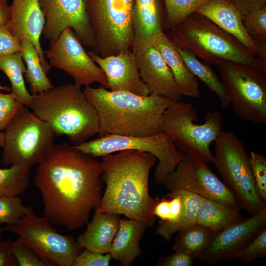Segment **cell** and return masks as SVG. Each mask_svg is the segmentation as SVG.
<instances>
[{
  "label": "cell",
  "mask_w": 266,
  "mask_h": 266,
  "mask_svg": "<svg viewBox=\"0 0 266 266\" xmlns=\"http://www.w3.org/2000/svg\"><path fill=\"white\" fill-rule=\"evenodd\" d=\"M102 173L95 157L67 142L55 144L37 165L35 176L44 216L69 231L87 224L102 196Z\"/></svg>",
  "instance_id": "obj_1"
},
{
  "label": "cell",
  "mask_w": 266,
  "mask_h": 266,
  "mask_svg": "<svg viewBox=\"0 0 266 266\" xmlns=\"http://www.w3.org/2000/svg\"><path fill=\"white\" fill-rule=\"evenodd\" d=\"M102 157L101 180L106 184L98 211L124 215L152 226L154 208L159 201L149 192V178L156 158L139 150H127Z\"/></svg>",
  "instance_id": "obj_2"
},
{
  "label": "cell",
  "mask_w": 266,
  "mask_h": 266,
  "mask_svg": "<svg viewBox=\"0 0 266 266\" xmlns=\"http://www.w3.org/2000/svg\"><path fill=\"white\" fill-rule=\"evenodd\" d=\"M83 90L97 112L100 136L143 137L160 133L164 113L175 101L156 94L143 96L110 90L101 85L85 86Z\"/></svg>",
  "instance_id": "obj_3"
},
{
  "label": "cell",
  "mask_w": 266,
  "mask_h": 266,
  "mask_svg": "<svg viewBox=\"0 0 266 266\" xmlns=\"http://www.w3.org/2000/svg\"><path fill=\"white\" fill-rule=\"evenodd\" d=\"M47 123L56 136H66L78 145L100 132L99 118L81 87L67 84L33 96L29 106Z\"/></svg>",
  "instance_id": "obj_4"
},
{
  "label": "cell",
  "mask_w": 266,
  "mask_h": 266,
  "mask_svg": "<svg viewBox=\"0 0 266 266\" xmlns=\"http://www.w3.org/2000/svg\"><path fill=\"white\" fill-rule=\"evenodd\" d=\"M177 47L189 50L203 63L215 59L242 63L266 73V62L252 55L232 35L195 12L166 33Z\"/></svg>",
  "instance_id": "obj_5"
},
{
  "label": "cell",
  "mask_w": 266,
  "mask_h": 266,
  "mask_svg": "<svg viewBox=\"0 0 266 266\" xmlns=\"http://www.w3.org/2000/svg\"><path fill=\"white\" fill-rule=\"evenodd\" d=\"M198 121L192 103L175 101L164 113L162 132L170 136L187 158L213 163L210 145L222 131V115L219 111H209L203 124H196Z\"/></svg>",
  "instance_id": "obj_6"
},
{
  "label": "cell",
  "mask_w": 266,
  "mask_h": 266,
  "mask_svg": "<svg viewBox=\"0 0 266 266\" xmlns=\"http://www.w3.org/2000/svg\"><path fill=\"white\" fill-rule=\"evenodd\" d=\"M2 160L10 167L30 168L38 165L54 145L49 125L23 105L4 130Z\"/></svg>",
  "instance_id": "obj_7"
},
{
  "label": "cell",
  "mask_w": 266,
  "mask_h": 266,
  "mask_svg": "<svg viewBox=\"0 0 266 266\" xmlns=\"http://www.w3.org/2000/svg\"><path fill=\"white\" fill-rule=\"evenodd\" d=\"M214 64L236 116L254 124H266V73L220 58Z\"/></svg>",
  "instance_id": "obj_8"
},
{
  "label": "cell",
  "mask_w": 266,
  "mask_h": 266,
  "mask_svg": "<svg viewBox=\"0 0 266 266\" xmlns=\"http://www.w3.org/2000/svg\"><path fill=\"white\" fill-rule=\"evenodd\" d=\"M213 163L222 182L238 201L241 209L254 216L266 208L259 195L245 146L232 132L222 131L215 140Z\"/></svg>",
  "instance_id": "obj_9"
},
{
  "label": "cell",
  "mask_w": 266,
  "mask_h": 266,
  "mask_svg": "<svg viewBox=\"0 0 266 266\" xmlns=\"http://www.w3.org/2000/svg\"><path fill=\"white\" fill-rule=\"evenodd\" d=\"M134 0H87L88 18L95 36L91 48L101 57L131 50Z\"/></svg>",
  "instance_id": "obj_10"
},
{
  "label": "cell",
  "mask_w": 266,
  "mask_h": 266,
  "mask_svg": "<svg viewBox=\"0 0 266 266\" xmlns=\"http://www.w3.org/2000/svg\"><path fill=\"white\" fill-rule=\"evenodd\" d=\"M73 146L76 149L95 158L127 150L150 153L158 161L154 171V181L158 186L163 185L167 175L186 158L165 132L143 137L105 134Z\"/></svg>",
  "instance_id": "obj_11"
},
{
  "label": "cell",
  "mask_w": 266,
  "mask_h": 266,
  "mask_svg": "<svg viewBox=\"0 0 266 266\" xmlns=\"http://www.w3.org/2000/svg\"><path fill=\"white\" fill-rule=\"evenodd\" d=\"M45 216L33 212L7 224L2 231L18 236L17 239L49 266H72L79 254L77 240L59 233Z\"/></svg>",
  "instance_id": "obj_12"
},
{
  "label": "cell",
  "mask_w": 266,
  "mask_h": 266,
  "mask_svg": "<svg viewBox=\"0 0 266 266\" xmlns=\"http://www.w3.org/2000/svg\"><path fill=\"white\" fill-rule=\"evenodd\" d=\"M44 53L52 66L71 76L75 84L85 87L97 82L107 88L103 71L86 52L71 28H66L57 38L50 40L49 48Z\"/></svg>",
  "instance_id": "obj_13"
},
{
  "label": "cell",
  "mask_w": 266,
  "mask_h": 266,
  "mask_svg": "<svg viewBox=\"0 0 266 266\" xmlns=\"http://www.w3.org/2000/svg\"><path fill=\"white\" fill-rule=\"evenodd\" d=\"M168 192L181 189L229 206L238 212L240 205L232 191L212 171L207 163L186 158L166 177Z\"/></svg>",
  "instance_id": "obj_14"
},
{
  "label": "cell",
  "mask_w": 266,
  "mask_h": 266,
  "mask_svg": "<svg viewBox=\"0 0 266 266\" xmlns=\"http://www.w3.org/2000/svg\"><path fill=\"white\" fill-rule=\"evenodd\" d=\"M45 23L42 33L49 40L71 28L83 46L93 47L95 36L87 12V0H38Z\"/></svg>",
  "instance_id": "obj_15"
},
{
  "label": "cell",
  "mask_w": 266,
  "mask_h": 266,
  "mask_svg": "<svg viewBox=\"0 0 266 266\" xmlns=\"http://www.w3.org/2000/svg\"><path fill=\"white\" fill-rule=\"evenodd\" d=\"M266 225V208L249 218H242L216 233L199 260L215 264L235 259L237 254Z\"/></svg>",
  "instance_id": "obj_16"
},
{
  "label": "cell",
  "mask_w": 266,
  "mask_h": 266,
  "mask_svg": "<svg viewBox=\"0 0 266 266\" xmlns=\"http://www.w3.org/2000/svg\"><path fill=\"white\" fill-rule=\"evenodd\" d=\"M132 51L135 55L140 78L150 94L162 95L174 101L182 99L171 69L155 45L146 44Z\"/></svg>",
  "instance_id": "obj_17"
},
{
  "label": "cell",
  "mask_w": 266,
  "mask_h": 266,
  "mask_svg": "<svg viewBox=\"0 0 266 266\" xmlns=\"http://www.w3.org/2000/svg\"><path fill=\"white\" fill-rule=\"evenodd\" d=\"M88 54L103 71L109 90L143 96L150 94L140 78L135 55L132 50L105 57H101L91 50Z\"/></svg>",
  "instance_id": "obj_18"
},
{
  "label": "cell",
  "mask_w": 266,
  "mask_h": 266,
  "mask_svg": "<svg viewBox=\"0 0 266 266\" xmlns=\"http://www.w3.org/2000/svg\"><path fill=\"white\" fill-rule=\"evenodd\" d=\"M11 13L6 26L12 34L19 41L29 39L35 47L46 74L52 66L45 59L40 44V36L45 19L38 0H13Z\"/></svg>",
  "instance_id": "obj_19"
},
{
  "label": "cell",
  "mask_w": 266,
  "mask_h": 266,
  "mask_svg": "<svg viewBox=\"0 0 266 266\" xmlns=\"http://www.w3.org/2000/svg\"><path fill=\"white\" fill-rule=\"evenodd\" d=\"M196 12L206 17L232 35L254 56L266 62V48L256 44L248 34L239 11L227 0H210Z\"/></svg>",
  "instance_id": "obj_20"
},
{
  "label": "cell",
  "mask_w": 266,
  "mask_h": 266,
  "mask_svg": "<svg viewBox=\"0 0 266 266\" xmlns=\"http://www.w3.org/2000/svg\"><path fill=\"white\" fill-rule=\"evenodd\" d=\"M166 13L163 0H134L132 49L144 45L163 33Z\"/></svg>",
  "instance_id": "obj_21"
},
{
  "label": "cell",
  "mask_w": 266,
  "mask_h": 266,
  "mask_svg": "<svg viewBox=\"0 0 266 266\" xmlns=\"http://www.w3.org/2000/svg\"><path fill=\"white\" fill-rule=\"evenodd\" d=\"M95 213L87 228L78 237L77 242L80 249L106 254L109 252L117 233L120 215L98 211Z\"/></svg>",
  "instance_id": "obj_22"
},
{
  "label": "cell",
  "mask_w": 266,
  "mask_h": 266,
  "mask_svg": "<svg viewBox=\"0 0 266 266\" xmlns=\"http://www.w3.org/2000/svg\"><path fill=\"white\" fill-rule=\"evenodd\" d=\"M146 44H152L158 48L172 71L180 93L183 96L199 97L200 92L197 78L189 70L177 46L166 34L163 33Z\"/></svg>",
  "instance_id": "obj_23"
},
{
  "label": "cell",
  "mask_w": 266,
  "mask_h": 266,
  "mask_svg": "<svg viewBox=\"0 0 266 266\" xmlns=\"http://www.w3.org/2000/svg\"><path fill=\"white\" fill-rule=\"evenodd\" d=\"M147 226L133 219L120 220L117 233L109 253L123 266L132 264L140 256L139 242Z\"/></svg>",
  "instance_id": "obj_24"
},
{
  "label": "cell",
  "mask_w": 266,
  "mask_h": 266,
  "mask_svg": "<svg viewBox=\"0 0 266 266\" xmlns=\"http://www.w3.org/2000/svg\"><path fill=\"white\" fill-rule=\"evenodd\" d=\"M176 195L182 200V211L179 220L175 223L159 220L156 230L157 234L167 241L175 233L196 223L198 212L204 199L201 195L181 189L169 191L166 196L171 198Z\"/></svg>",
  "instance_id": "obj_25"
},
{
  "label": "cell",
  "mask_w": 266,
  "mask_h": 266,
  "mask_svg": "<svg viewBox=\"0 0 266 266\" xmlns=\"http://www.w3.org/2000/svg\"><path fill=\"white\" fill-rule=\"evenodd\" d=\"M21 44L26 67L24 77L30 85L32 95L35 96L52 88L54 86L46 75L34 45L27 38L21 41Z\"/></svg>",
  "instance_id": "obj_26"
},
{
  "label": "cell",
  "mask_w": 266,
  "mask_h": 266,
  "mask_svg": "<svg viewBox=\"0 0 266 266\" xmlns=\"http://www.w3.org/2000/svg\"><path fill=\"white\" fill-rule=\"evenodd\" d=\"M243 217L239 212L220 202L204 198L196 223L207 226L216 233Z\"/></svg>",
  "instance_id": "obj_27"
},
{
  "label": "cell",
  "mask_w": 266,
  "mask_h": 266,
  "mask_svg": "<svg viewBox=\"0 0 266 266\" xmlns=\"http://www.w3.org/2000/svg\"><path fill=\"white\" fill-rule=\"evenodd\" d=\"M174 251L190 253L199 259L207 249L216 233L210 228L195 223L178 231Z\"/></svg>",
  "instance_id": "obj_28"
},
{
  "label": "cell",
  "mask_w": 266,
  "mask_h": 266,
  "mask_svg": "<svg viewBox=\"0 0 266 266\" xmlns=\"http://www.w3.org/2000/svg\"><path fill=\"white\" fill-rule=\"evenodd\" d=\"M0 70L7 76L11 83V91L23 105L29 107L33 96L27 91L24 79L26 67L20 52L0 56Z\"/></svg>",
  "instance_id": "obj_29"
},
{
  "label": "cell",
  "mask_w": 266,
  "mask_h": 266,
  "mask_svg": "<svg viewBox=\"0 0 266 266\" xmlns=\"http://www.w3.org/2000/svg\"><path fill=\"white\" fill-rule=\"evenodd\" d=\"M177 49L190 72L216 94L223 108H228L230 105V101L221 80L210 65L200 62L196 55L187 49L177 47Z\"/></svg>",
  "instance_id": "obj_30"
},
{
  "label": "cell",
  "mask_w": 266,
  "mask_h": 266,
  "mask_svg": "<svg viewBox=\"0 0 266 266\" xmlns=\"http://www.w3.org/2000/svg\"><path fill=\"white\" fill-rule=\"evenodd\" d=\"M30 180V168L11 166L0 168V196H18L28 188Z\"/></svg>",
  "instance_id": "obj_31"
},
{
  "label": "cell",
  "mask_w": 266,
  "mask_h": 266,
  "mask_svg": "<svg viewBox=\"0 0 266 266\" xmlns=\"http://www.w3.org/2000/svg\"><path fill=\"white\" fill-rule=\"evenodd\" d=\"M209 0H163L166 13V28H173Z\"/></svg>",
  "instance_id": "obj_32"
},
{
  "label": "cell",
  "mask_w": 266,
  "mask_h": 266,
  "mask_svg": "<svg viewBox=\"0 0 266 266\" xmlns=\"http://www.w3.org/2000/svg\"><path fill=\"white\" fill-rule=\"evenodd\" d=\"M245 30L258 45L266 48V5L242 16Z\"/></svg>",
  "instance_id": "obj_33"
},
{
  "label": "cell",
  "mask_w": 266,
  "mask_h": 266,
  "mask_svg": "<svg viewBox=\"0 0 266 266\" xmlns=\"http://www.w3.org/2000/svg\"><path fill=\"white\" fill-rule=\"evenodd\" d=\"M32 213L33 208L24 205L18 196H0V221L2 223L11 224Z\"/></svg>",
  "instance_id": "obj_34"
},
{
  "label": "cell",
  "mask_w": 266,
  "mask_h": 266,
  "mask_svg": "<svg viewBox=\"0 0 266 266\" xmlns=\"http://www.w3.org/2000/svg\"><path fill=\"white\" fill-rule=\"evenodd\" d=\"M266 257V225L259 230L237 254L235 259L249 263Z\"/></svg>",
  "instance_id": "obj_35"
},
{
  "label": "cell",
  "mask_w": 266,
  "mask_h": 266,
  "mask_svg": "<svg viewBox=\"0 0 266 266\" xmlns=\"http://www.w3.org/2000/svg\"><path fill=\"white\" fill-rule=\"evenodd\" d=\"M256 189L261 198L266 201V158L262 154L251 151L249 158Z\"/></svg>",
  "instance_id": "obj_36"
},
{
  "label": "cell",
  "mask_w": 266,
  "mask_h": 266,
  "mask_svg": "<svg viewBox=\"0 0 266 266\" xmlns=\"http://www.w3.org/2000/svg\"><path fill=\"white\" fill-rule=\"evenodd\" d=\"M23 105L12 93L0 90V131L4 130Z\"/></svg>",
  "instance_id": "obj_37"
},
{
  "label": "cell",
  "mask_w": 266,
  "mask_h": 266,
  "mask_svg": "<svg viewBox=\"0 0 266 266\" xmlns=\"http://www.w3.org/2000/svg\"><path fill=\"white\" fill-rule=\"evenodd\" d=\"M11 249L18 266H49L48 264L42 261L31 250L18 239L11 241Z\"/></svg>",
  "instance_id": "obj_38"
},
{
  "label": "cell",
  "mask_w": 266,
  "mask_h": 266,
  "mask_svg": "<svg viewBox=\"0 0 266 266\" xmlns=\"http://www.w3.org/2000/svg\"><path fill=\"white\" fill-rule=\"evenodd\" d=\"M111 258L109 253L104 255L85 249L77 256L72 266H108Z\"/></svg>",
  "instance_id": "obj_39"
},
{
  "label": "cell",
  "mask_w": 266,
  "mask_h": 266,
  "mask_svg": "<svg viewBox=\"0 0 266 266\" xmlns=\"http://www.w3.org/2000/svg\"><path fill=\"white\" fill-rule=\"evenodd\" d=\"M22 51L21 42L12 34L6 25L0 24V56Z\"/></svg>",
  "instance_id": "obj_40"
},
{
  "label": "cell",
  "mask_w": 266,
  "mask_h": 266,
  "mask_svg": "<svg viewBox=\"0 0 266 266\" xmlns=\"http://www.w3.org/2000/svg\"><path fill=\"white\" fill-rule=\"evenodd\" d=\"M194 258L189 253L174 251V252L166 257L159 259L157 264L159 266H191Z\"/></svg>",
  "instance_id": "obj_41"
},
{
  "label": "cell",
  "mask_w": 266,
  "mask_h": 266,
  "mask_svg": "<svg viewBox=\"0 0 266 266\" xmlns=\"http://www.w3.org/2000/svg\"><path fill=\"white\" fill-rule=\"evenodd\" d=\"M241 13L242 16L258 10L266 5V0H227Z\"/></svg>",
  "instance_id": "obj_42"
},
{
  "label": "cell",
  "mask_w": 266,
  "mask_h": 266,
  "mask_svg": "<svg viewBox=\"0 0 266 266\" xmlns=\"http://www.w3.org/2000/svg\"><path fill=\"white\" fill-rule=\"evenodd\" d=\"M11 243L10 240H0V266L18 265L12 252Z\"/></svg>",
  "instance_id": "obj_43"
},
{
  "label": "cell",
  "mask_w": 266,
  "mask_h": 266,
  "mask_svg": "<svg viewBox=\"0 0 266 266\" xmlns=\"http://www.w3.org/2000/svg\"><path fill=\"white\" fill-rule=\"evenodd\" d=\"M170 200L163 197L160 199L153 209V215L160 220L167 222L170 216Z\"/></svg>",
  "instance_id": "obj_44"
},
{
  "label": "cell",
  "mask_w": 266,
  "mask_h": 266,
  "mask_svg": "<svg viewBox=\"0 0 266 266\" xmlns=\"http://www.w3.org/2000/svg\"><path fill=\"white\" fill-rule=\"evenodd\" d=\"M170 199L169 219L168 221L166 222L175 223L179 220L182 214V200L180 197L177 195L172 196Z\"/></svg>",
  "instance_id": "obj_45"
},
{
  "label": "cell",
  "mask_w": 266,
  "mask_h": 266,
  "mask_svg": "<svg viewBox=\"0 0 266 266\" xmlns=\"http://www.w3.org/2000/svg\"><path fill=\"white\" fill-rule=\"evenodd\" d=\"M11 13V5H9L7 0H0V24L7 25Z\"/></svg>",
  "instance_id": "obj_46"
},
{
  "label": "cell",
  "mask_w": 266,
  "mask_h": 266,
  "mask_svg": "<svg viewBox=\"0 0 266 266\" xmlns=\"http://www.w3.org/2000/svg\"><path fill=\"white\" fill-rule=\"evenodd\" d=\"M0 90L9 92L11 91V88L7 86H3L0 84Z\"/></svg>",
  "instance_id": "obj_47"
},
{
  "label": "cell",
  "mask_w": 266,
  "mask_h": 266,
  "mask_svg": "<svg viewBox=\"0 0 266 266\" xmlns=\"http://www.w3.org/2000/svg\"><path fill=\"white\" fill-rule=\"evenodd\" d=\"M3 144V132L0 131V147H2Z\"/></svg>",
  "instance_id": "obj_48"
},
{
  "label": "cell",
  "mask_w": 266,
  "mask_h": 266,
  "mask_svg": "<svg viewBox=\"0 0 266 266\" xmlns=\"http://www.w3.org/2000/svg\"><path fill=\"white\" fill-rule=\"evenodd\" d=\"M2 223V222L0 221V224ZM2 229H1L0 228V237H1V234H2Z\"/></svg>",
  "instance_id": "obj_49"
}]
</instances>
